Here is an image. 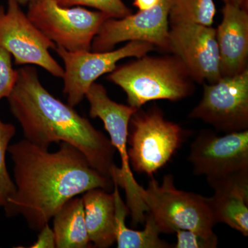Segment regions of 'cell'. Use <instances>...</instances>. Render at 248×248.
I'll return each instance as SVG.
<instances>
[{
	"label": "cell",
	"instance_id": "obj_25",
	"mask_svg": "<svg viewBox=\"0 0 248 248\" xmlns=\"http://www.w3.org/2000/svg\"><path fill=\"white\" fill-rule=\"evenodd\" d=\"M159 0H134L133 5L139 11L152 9L159 3Z\"/></svg>",
	"mask_w": 248,
	"mask_h": 248
},
{
	"label": "cell",
	"instance_id": "obj_22",
	"mask_svg": "<svg viewBox=\"0 0 248 248\" xmlns=\"http://www.w3.org/2000/svg\"><path fill=\"white\" fill-rule=\"evenodd\" d=\"M17 78V70L13 66L12 55L0 46V101L9 97Z\"/></svg>",
	"mask_w": 248,
	"mask_h": 248
},
{
	"label": "cell",
	"instance_id": "obj_4",
	"mask_svg": "<svg viewBox=\"0 0 248 248\" xmlns=\"http://www.w3.org/2000/svg\"><path fill=\"white\" fill-rule=\"evenodd\" d=\"M143 199L160 232L172 234L179 230L195 232L215 247L218 246L207 197L178 190L172 174L165 175L161 185L152 177Z\"/></svg>",
	"mask_w": 248,
	"mask_h": 248
},
{
	"label": "cell",
	"instance_id": "obj_8",
	"mask_svg": "<svg viewBox=\"0 0 248 248\" xmlns=\"http://www.w3.org/2000/svg\"><path fill=\"white\" fill-rule=\"evenodd\" d=\"M27 16L49 40L68 51L91 50L99 29L110 16L81 6H62L56 0L28 5Z\"/></svg>",
	"mask_w": 248,
	"mask_h": 248
},
{
	"label": "cell",
	"instance_id": "obj_21",
	"mask_svg": "<svg viewBox=\"0 0 248 248\" xmlns=\"http://www.w3.org/2000/svg\"><path fill=\"white\" fill-rule=\"evenodd\" d=\"M62 6H89L104 13L111 18H122L132 14L122 0H56Z\"/></svg>",
	"mask_w": 248,
	"mask_h": 248
},
{
	"label": "cell",
	"instance_id": "obj_15",
	"mask_svg": "<svg viewBox=\"0 0 248 248\" xmlns=\"http://www.w3.org/2000/svg\"><path fill=\"white\" fill-rule=\"evenodd\" d=\"M90 241L94 247L107 248L115 242V208L113 193L93 188L81 197Z\"/></svg>",
	"mask_w": 248,
	"mask_h": 248
},
{
	"label": "cell",
	"instance_id": "obj_3",
	"mask_svg": "<svg viewBox=\"0 0 248 248\" xmlns=\"http://www.w3.org/2000/svg\"><path fill=\"white\" fill-rule=\"evenodd\" d=\"M107 79L123 90L128 105L136 109L151 101L182 100L190 96L195 89V81L174 55H143L117 66Z\"/></svg>",
	"mask_w": 248,
	"mask_h": 248
},
{
	"label": "cell",
	"instance_id": "obj_10",
	"mask_svg": "<svg viewBox=\"0 0 248 248\" xmlns=\"http://www.w3.org/2000/svg\"><path fill=\"white\" fill-rule=\"evenodd\" d=\"M0 46L11 54L16 65H35L55 78H63V68L50 55L56 47L31 22L16 0L0 6Z\"/></svg>",
	"mask_w": 248,
	"mask_h": 248
},
{
	"label": "cell",
	"instance_id": "obj_23",
	"mask_svg": "<svg viewBox=\"0 0 248 248\" xmlns=\"http://www.w3.org/2000/svg\"><path fill=\"white\" fill-rule=\"evenodd\" d=\"M177 243L174 248H215V246L200 234L190 231L179 230L175 232Z\"/></svg>",
	"mask_w": 248,
	"mask_h": 248
},
{
	"label": "cell",
	"instance_id": "obj_2",
	"mask_svg": "<svg viewBox=\"0 0 248 248\" xmlns=\"http://www.w3.org/2000/svg\"><path fill=\"white\" fill-rule=\"evenodd\" d=\"M7 99L25 140L45 149L53 143H69L84 155L93 169L112 179L117 166L110 139L74 108L49 93L35 68L17 69V81Z\"/></svg>",
	"mask_w": 248,
	"mask_h": 248
},
{
	"label": "cell",
	"instance_id": "obj_6",
	"mask_svg": "<svg viewBox=\"0 0 248 248\" xmlns=\"http://www.w3.org/2000/svg\"><path fill=\"white\" fill-rule=\"evenodd\" d=\"M188 160L196 175L205 177L214 190L248 185V130L223 136L201 131L191 143Z\"/></svg>",
	"mask_w": 248,
	"mask_h": 248
},
{
	"label": "cell",
	"instance_id": "obj_5",
	"mask_svg": "<svg viewBox=\"0 0 248 248\" xmlns=\"http://www.w3.org/2000/svg\"><path fill=\"white\" fill-rule=\"evenodd\" d=\"M91 118H99L109 134L112 146L121 159V167H116L112 180L125 191L126 205L132 218V225L143 223L148 208L143 199L144 189L137 182L130 167L128 154L129 122L138 109L114 102L107 89L94 82L86 93Z\"/></svg>",
	"mask_w": 248,
	"mask_h": 248
},
{
	"label": "cell",
	"instance_id": "obj_13",
	"mask_svg": "<svg viewBox=\"0 0 248 248\" xmlns=\"http://www.w3.org/2000/svg\"><path fill=\"white\" fill-rule=\"evenodd\" d=\"M169 51L182 61L197 82L213 84L222 78L216 29L212 27L171 24Z\"/></svg>",
	"mask_w": 248,
	"mask_h": 248
},
{
	"label": "cell",
	"instance_id": "obj_9",
	"mask_svg": "<svg viewBox=\"0 0 248 248\" xmlns=\"http://www.w3.org/2000/svg\"><path fill=\"white\" fill-rule=\"evenodd\" d=\"M154 48L151 44L140 41H130L117 50L104 52H71L56 46L54 50L64 64L63 93L68 105L74 108L82 102L91 85L101 76L113 71L120 60L141 58Z\"/></svg>",
	"mask_w": 248,
	"mask_h": 248
},
{
	"label": "cell",
	"instance_id": "obj_18",
	"mask_svg": "<svg viewBox=\"0 0 248 248\" xmlns=\"http://www.w3.org/2000/svg\"><path fill=\"white\" fill-rule=\"evenodd\" d=\"M53 218L56 248L91 247L81 197L68 201Z\"/></svg>",
	"mask_w": 248,
	"mask_h": 248
},
{
	"label": "cell",
	"instance_id": "obj_12",
	"mask_svg": "<svg viewBox=\"0 0 248 248\" xmlns=\"http://www.w3.org/2000/svg\"><path fill=\"white\" fill-rule=\"evenodd\" d=\"M170 5V0H159L152 9L119 19L109 18L93 39L91 50L109 51L122 42L140 41L169 50Z\"/></svg>",
	"mask_w": 248,
	"mask_h": 248
},
{
	"label": "cell",
	"instance_id": "obj_19",
	"mask_svg": "<svg viewBox=\"0 0 248 248\" xmlns=\"http://www.w3.org/2000/svg\"><path fill=\"white\" fill-rule=\"evenodd\" d=\"M216 6L214 0H170L169 23H192L212 27Z\"/></svg>",
	"mask_w": 248,
	"mask_h": 248
},
{
	"label": "cell",
	"instance_id": "obj_7",
	"mask_svg": "<svg viewBox=\"0 0 248 248\" xmlns=\"http://www.w3.org/2000/svg\"><path fill=\"white\" fill-rule=\"evenodd\" d=\"M187 136L178 124L166 120L157 108L137 110L129 122L128 149L130 167L153 177L168 164Z\"/></svg>",
	"mask_w": 248,
	"mask_h": 248
},
{
	"label": "cell",
	"instance_id": "obj_11",
	"mask_svg": "<svg viewBox=\"0 0 248 248\" xmlns=\"http://www.w3.org/2000/svg\"><path fill=\"white\" fill-rule=\"evenodd\" d=\"M190 117L230 133L248 128V69L232 77H222L204 85L202 99Z\"/></svg>",
	"mask_w": 248,
	"mask_h": 248
},
{
	"label": "cell",
	"instance_id": "obj_1",
	"mask_svg": "<svg viewBox=\"0 0 248 248\" xmlns=\"http://www.w3.org/2000/svg\"><path fill=\"white\" fill-rule=\"evenodd\" d=\"M16 192L4 207L6 217L22 215L40 231L68 201L93 188L113 190L112 179L93 169L84 155L66 142L58 151L27 140L9 146Z\"/></svg>",
	"mask_w": 248,
	"mask_h": 248
},
{
	"label": "cell",
	"instance_id": "obj_27",
	"mask_svg": "<svg viewBox=\"0 0 248 248\" xmlns=\"http://www.w3.org/2000/svg\"><path fill=\"white\" fill-rule=\"evenodd\" d=\"M16 1H17L21 6H25V5H29L31 4V3L40 1V0H16Z\"/></svg>",
	"mask_w": 248,
	"mask_h": 248
},
{
	"label": "cell",
	"instance_id": "obj_26",
	"mask_svg": "<svg viewBox=\"0 0 248 248\" xmlns=\"http://www.w3.org/2000/svg\"><path fill=\"white\" fill-rule=\"evenodd\" d=\"M224 4H233L248 9V0H222Z\"/></svg>",
	"mask_w": 248,
	"mask_h": 248
},
{
	"label": "cell",
	"instance_id": "obj_14",
	"mask_svg": "<svg viewBox=\"0 0 248 248\" xmlns=\"http://www.w3.org/2000/svg\"><path fill=\"white\" fill-rule=\"evenodd\" d=\"M223 18L216 29L221 77L240 74L247 68L248 9L224 4Z\"/></svg>",
	"mask_w": 248,
	"mask_h": 248
},
{
	"label": "cell",
	"instance_id": "obj_16",
	"mask_svg": "<svg viewBox=\"0 0 248 248\" xmlns=\"http://www.w3.org/2000/svg\"><path fill=\"white\" fill-rule=\"evenodd\" d=\"M207 201L215 224L225 223L248 236V185L236 184L217 189Z\"/></svg>",
	"mask_w": 248,
	"mask_h": 248
},
{
	"label": "cell",
	"instance_id": "obj_20",
	"mask_svg": "<svg viewBox=\"0 0 248 248\" xmlns=\"http://www.w3.org/2000/svg\"><path fill=\"white\" fill-rule=\"evenodd\" d=\"M16 133L15 125L0 119V207L4 208L16 192V184L10 177L5 159L9 142Z\"/></svg>",
	"mask_w": 248,
	"mask_h": 248
},
{
	"label": "cell",
	"instance_id": "obj_17",
	"mask_svg": "<svg viewBox=\"0 0 248 248\" xmlns=\"http://www.w3.org/2000/svg\"><path fill=\"white\" fill-rule=\"evenodd\" d=\"M114 183L113 193L115 208V237L118 248H170V245L159 237L160 231L154 218L147 213L145 228L138 231L130 229L125 224L129 215L126 204L121 197L119 186Z\"/></svg>",
	"mask_w": 248,
	"mask_h": 248
},
{
	"label": "cell",
	"instance_id": "obj_24",
	"mask_svg": "<svg viewBox=\"0 0 248 248\" xmlns=\"http://www.w3.org/2000/svg\"><path fill=\"white\" fill-rule=\"evenodd\" d=\"M40 233L37 241L34 243L31 248H56L54 232L48 224L45 225L40 231Z\"/></svg>",
	"mask_w": 248,
	"mask_h": 248
}]
</instances>
